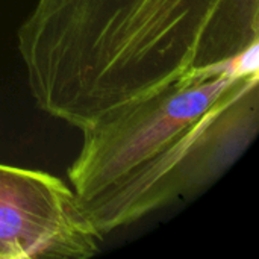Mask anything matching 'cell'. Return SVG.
I'll return each mask as SVG.
<instances>
[{"mask_svg":"<svg viewBox=\"0 0 259 259\" xmlns=\"http://www.w3.org/2000/svg\"><path fill=\"white\" fill-rule=\"evenodd\" d=\"M258 49L123 103L82 131L68 168L77 202L106 235L220 181L259 131Z\"/></svg>","mask_w":259,"mask_h":259,"instance_id":"2","label":"cell"},{"mask_svg":"<svg viewBox=\"0 0 259 259\" xmlns=\"http://www.w3.org/2000/svg\"><path fill=\"white\" fill-rule=\"evenodd\" d=\"M259 47V0H36L17 30L29 93L83 129Z\"/></svg>","mask_w":259,"mask_h":259,"instance_id":"1","label":"cell"},{"mask_svg":"<svg viewBox=\"0 0 259 259\" xmlns=\"http://www.w3.org/2000/svg\"><path fill=\"white\" fill-rule=\"evenodd\" d=\"M102 238L59 178L0 164V259H85Z\"/></svg>","mask_w":259,"mask_h":259,"instance_id":"3","label":"cell"}]
</instances>
